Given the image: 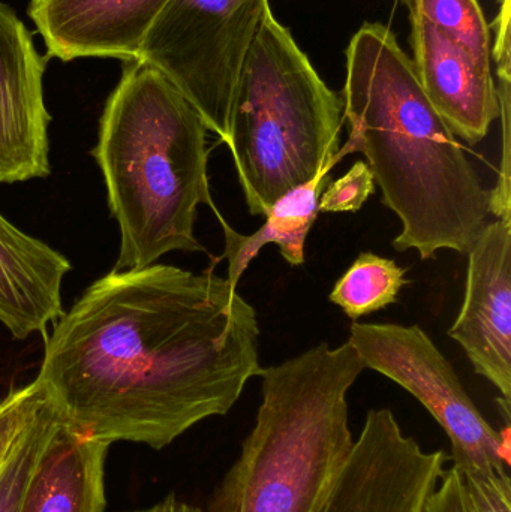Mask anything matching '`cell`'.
<instances>
[{"label": "cell", "instance_id": "1", "mask_svg": "<svg viewBox=\"0 0 511 512\" xmlns=\"http://www.w3.org/2000/svg\"><path fill=\"white\" fill-rule=\"evenodd\" d=\"M261 372L257 312L227 277L152 264L111 271L63 312L36 381L78 432L161 450Z\"/></svg>", "mask_w": 511, "mask_h": 512}, {"label": "cell", "instance_id": "2", "mask_svg": "<svg viewBox=\"0 0 511 512\" xmlns=\"http://www.w3.org/2000/svg\"><path fill=\"white\" fill-rule=\"evenodd\" d=\"M345 57L348 140L333 162L365 155L384 206L402 224L396 251L416 249L423 261L441 249L467 255L492 216L491 189L426 98L410 57L378 23L354 33Z\"/></svg>", "mask_w": 511, "mask_h": 512}, {"label": "cell", "instance_id": "3", "mask_svg": "<svg viewBox=\"0 0 511 512\" xmlns=\"http://www.w3.org/2000/svg\"><path fill=\"white\" fill-rule=\"evenodd\" d=\"M207 128L185 96L152 66L125 62L108 96L92 156L120 231L114 270H137L174 251L204 252L195 237L210 194Z\"/></svg>", "mask_w": 511, "mask_h": 512}, {"label": "cell", "instance_id": "4", "mask_svg": "<svg viewBox=\"0 0 511 512\" xmlns=\"http://www.w3.org/2000/svg\"><path fill=\"white\" fill-rule=\"evenodd\" d=\"M365 366L351 340L261 372L255 424L209 512H323L354 447L348 393Z\"/></svg>", "mask_w": 511, "mask_h": 512}, {"label": "cell", "instance_id": "5", "mask_svg": "<svg viewBox=\"0 0 511 512\" xmlns=\"http://www.w3.org/2000/svg\"><path fill=\"white\" fill-rule=\"evenodd\" d=\"M344 99L330 89L273 12L249 50L231 108L227 144L252 216L335 168Z\"/></svg>", "mask_w": 511, "mask_h": 512}, {"label": "cell", "instance_id": "6", "mask_svg": "<svg viewBox=\"0 0 511 512\" xmlns=\"http://www.w3.org/2000/svg\"><path fill=\"white\" fill-rule=\"evenodd\" d=\"M270 11L269 0H168L138 62L164 75L224 143L246 57Z\"/></svg>", "mask_w": 511, "mask_h": 512}, {"label": "cell", "instance_id": "7", "mask_svg": "<svg viewBox=\"0 0 511 512\" xmlns=\"http://www.w3.org/2000/svg\"><path fill=\"white\" fill-rule=\"evenodd\" d=\"M350 340L365 369L416 397L446 432L459 472H510V426L497 430L477 408L446 355L420 325L354 322Z\"/></svg>", "mask_w": 511, "mask_h": 512}, {"label": "cell", "instance_id": "8", "mask_svg": "<svg viewBox=\"0 0 511 512\" xmlns=\"http://www.w3.org/2000/svg\"><path fill=\"white\" fill-rule=\"evenodd\" d=\"M446 463L444 451H426L390 409H371L323 512H423Z\"/></svg>", "mask_w": 511, "mask_h": 512}, {"label": "cell", "instance_id": "9", "mask_svg": "<svg viewBox=\"0 0 511 512\" xmlns=\"http://www.w3.org/2000/svg\"><path fill=\"white\" fill-rule=\"evenodd\" d=\"M467 256L464 303L449 336L462 346L474 372L500 391V408L510 426V222H489Z\"/></svg>", "mask_w": 511, "mask_h": 512}, {"label": "cell", "instance_id": "10", "mask_svg": "<svg viewBox=\"0 0 511 512\" xmlns=\"http://www.w3.org/2000/svg\"><path fill=\"white\" fill-rule=\"evenodd\" d=\"M45 66L26 24L0 2V183L5 185L51 174Z\"/></svg>", "mask_w": 511, "mask_h": 512}, {"label": "cell", "instance_id": "11", "mask_svg": "<svg viewBox=\"0 0 511 512\" xmlns=\"http://www.w3.org/2000/svg\"><path fill=\"white\" fill-rule=\"evenodd\" d=\"M410 24V59L426 98L455 137L468 144L485 140L500 119L492 69L423 18L410 15Z\"/></svg>", "mask_w": 511, "mask_h": 512}, {"label": "cell", "instance_id": "12", "mask_svg": "<svg viewBox=\"0 0 511 512\" xmlns=\"http://www.w3.org/2000/svg\"><path fill=\"white\" fill-rule=\"evenodd\" d=\"M168 0H30L27 14L47 54L138 60L141 44Z\"/></svg>", "mask_w": 511, "mask_h": 512}, {"label": "cell", "instance_id": "13", "mask_svg": "<svg viewBox=\"0 0 511 512\" xmlns=\"http://www.w3.org/2000/svg\"><path fill=\"white\" fill-rule=\"evenodd\" d=\"M71 262L0 215V324L12 337H47L63 315L62 285Z\"/></svg>", "mask_w": 511, "mask_h": 512}, {"label": "cell", "instance_id": "14", "mask_svg": "<svg viewBox=\"0 0 511 512\" xmlns=\"http://www.w3.org/2000/svg\"><path fill=\"white\" fill-rule=\"evenodd\" d=\"M108 447L60 417L33 466L18 512H104Z\"/></svg>", "mask_w": 511, "mask_h": 512}, {"label": "cell", "instance_id": "15", "mask_svg": "<svg viewBox=\"0 0 511 512\" xmlns=\"http://www.w3.org/2000/svg\"><path fill=\"white\" fill-rule=\"evenodd\" d=\"M332 170L327 165L311 182L279 198L266 213V222L249 236L233 230L219 210H215L224 231V258L228 261L227 280L231 285L237 288L240 277L267 245L278 246L285 261L293 267H299L305 262L306 239L320 213L318 204L321 194L332 182Z\"/></svg>", "mask_w": 511, "mask_h": 512}, {"label": "cell", "instance_id": "16", "mask_svg": "<svg viewBox=\"0 0 511 512\" xmlns=\"http://www.w3.org/2000/svg\"><path fill=\"white\" fill-rule=\"evenodd\" d=\"M405 283V270L395 259L363 252L339 277L329 300L356 321L396 303Z\"/></svg>", "mask_w": 511, "mask_h": 512}, {"label": "cell", "instance_id": "17", "mask_svg": "<svg viewBox=\"0 0 511 512\" xmlns=\"http://www.w3.org/2000/svg\"><path fill=\"white\" fill-rule=\"evenodd\" d=\"M410 15L437 27L447 38L470 51L471 56L492 69V32L479 0H401Z\"/></svg>", "mask_w": 511, "mask_h": 512}, {"label": "cell", "instance_id": "18", "mask_svg": "<svg viewBox=\"0 0 511 512\" xmlns=\"http://www.w3.org/2000/svg\"><path fill=\"white\" fill-rule=\"evenodd\" d=\"M60 414L48 399L41 414L30 424L3 468L0 469V512H18L27 481Z\"/></svg>", "mask_w": 511, "mask_h": 512}, {"label": "cell", "instance_id": "19", "mask_svg": "<svg viewBox=\"0 0 511 512\" xmlns=\"http://www.w3.org/2000/svg\"><path fill=\"white\" fill-rule=\"evenodd\" d=\"M47 403L48 396L36 379L12 388L0 400V469Z\"/></svg>", "mask_w": 511, "mask_h": 512}, {"label": "cell", "instance_id": "20", "mask_svg": "<svg viewBox=\"0 0 511 512\" xmlns=\"http://www.w3.org/2000/svg\"><path fill=\"white\" fill-rule=\"evenodd\" d=\"M375 192V180L365 161H357L341 179L332 180L321 194L320 213H356Z\"/></svg>", "mask_w": 511, "mask_h": 512}, {"label": "cell", "instance_id": "21", "mask_svg": "<svg viewBox=\"0 0 511 512\" xmlns=\"http://www.w3.org/2000/svg\"><path fill=\"white\" fill-rule=\"evenodd\" d=\"M458 474L461 477L468 511L511 512L510 472L458 471Z\"/></svg>", "mask_w": 511, "mask_h": 512}, {"label": "cell", "instance_id": "22", "mask_svg": "<svg viewBox=\"0 0 511 512\" xmlns=\"http://www.w3.org/2000/svg\"><path fill=\"white\" fill-rule=\"evenodd\" d=\"M510 81L511 77H500V87H497L503 149L498 182L495 188L491 189V215L511 224Z\"/></svg>", "mask_w": 511, "mask_h": 512}, {"label": "cell", "instance_id": "23", "mask_svg": "<svg viewBox=\"0 0 511 512\" xmlns=\"http://www.w3.org/2000/svg\"><path fill=\"white\" fill-rule=\"evenodd\" d=\"M423 512H470L465 502L461 477L453 466L444 469L440 481L426 501Z\"/></svg>", "mask_w": 511, "mask_h": 512}]
</instances>
